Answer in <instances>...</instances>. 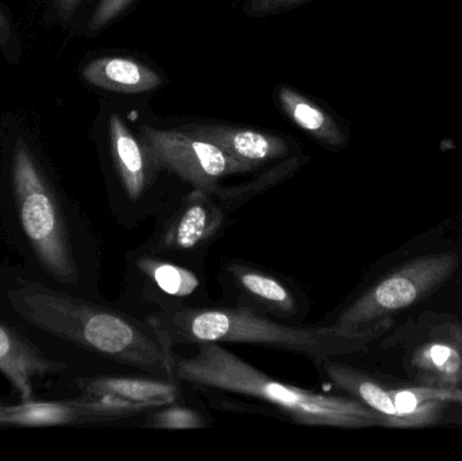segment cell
Returning <instances> with one entry per match:
<instances>
[{"label":"cell","mask_w":462,"mask_h":461,"mask_svg":"<svg viewBox=\"0 0 462 461\" xmlns=\"http://www.w3.org/2000/svg\"><path fill=\"white\" fill-rule=\"evenodd\" d=\"M11 34L10 24H8L7 19L3 15L2 11H0V41L7 40L8 35Z\"/></svg>","instance_id":"cell-22"},{"label":"cell","mask_w":462,"mask_h":461,"mask_svg":"<svg viewBox=\"0 0 462 461\" xmlns=\"http://www.w3.org/2000/svg\"><path fill=\"white\" fill-rule=\"evenodd\" d=\"M13 189L22 229L46 272L62 283L78 278L67 225L34 157L23 143L13 154Z\"/></svg>","instance_id":"cell-4"},{"label":"cell","mask_w":462,"mask_h":461,"mask_svg":"<svg viewBox=\"0 0 462 461\" xmlns=\"http://www.w3.org/2000/svg\"><path fill=\"white\" fill-rule=\"evenodd\" d=\"M140 140L157 168H165L194 189L211 194L226 176L253 171L219 146L186 130H160L143 124Z\"/></svg>","instance_id":"cell-6"},{"label":"cell","mask_w":462,"mask_h":461,"mask_svg":"<svg viewBox=\"0 0 462 461\" xmlns=\"http://www.w3.org/2000/svg\"><path fill=\"white\" fill-rule=\"evenodd\" d=\"M320 371L328 381L346 392L349 397L360 401L374 411L382 420L383 427L388 428H422L415 417L402 413L391 395L390 390L380 386L374 379L349 365L336 362L334 357L317 362Z\"/></svg>","instance_id":"cell-11"},{"label":"cell","mask_w":462,"mask_h":461,"mask_svg":"<svg viewBox=\"0 0 462 461\" xmlns=\"http://www.w3.org/2000/svg\"><path fill=\"white\" fill-rule=\"evenodd\" d=\"M8 298L19 316L49 335L151 376L176 379L175 352L149 322L29 281L14 287Z\"/></svg>","instance_id":"cell-2"},{"label":"cell","mask_w":462,"mask_h":461,"mask_svg":"<svg viewBox=\"0 0 462 461\" xmlns=\"http://www.w3.org/2000/svg\"><path fill=\"white\" fill-rule=\"evenodd\" d=\"M149 325L171 348L205 343L269 346L311 357L315 362L365 351L388 332L390 318L361 329L336 327H291L244 306L162 309Z\"/></svg>","instance_id":"cell-1"},{"label":"cell","mask_w":462,"mask_h":461,"mask_svg":"<svg viewBox=\"0 0 462 461\" xmlns=\"http://www.w3.org/2000/svg\"><path fill=\"white\" fill-rule=\"evenodd\" d=\"M310 0H246L245 13L252 16H268L298 7Z\"/></svg>","instance_id":"cell-20"},{"label":"cell","mask_w":462,"mask_h":461,"mask_svg":"<svg viewBox=\"0 0 462 461\" xmlns=\"http://www.w3.org/2000/svg\"><path fill=\"white\" fill-rule=\"evenodd\" d=\"M175 376L179 382L192 386L269 403L296 424L307 427L363 429L382 425L380 417L360 401L282 383L253 367L222 344H200L194 356H176Z\"/></svg>","instance_id":"cell-3"},{"label":"cell","mask_w":462,"mask_h":461,"mask_svg":"<svg viewBox=\"0 0 462 461\" xmlns=\"http://www.w3.org/2000/svg\"><path fill=\"white\" fill-rule=\"evenodd\" d=\"M206 425L208 422L199 411L176 402L154 409V413L148 417V427L156 429H202Z\"/></svg>","instance_id":"cell-18"},{"label":"cell","mask_w":462,"mask_h":461,"mask_svg":"<svg viewBox=\"0 0 462 461\" xmlns=\"http://www.w3.org/2000/svg\"><path fill=\"white\" fill-rule=\"evenodd\" d=\"M186 132L213 143L253 171L261 165L288 156L291 145L285 138L273 133L224 124H189Z\"/></svg>","instance_id":"cell-9"},{"label":"cell","mask_w":462,"mask_h":461,"mask_svg":"<svg viewBox=\"0 0 462 461\" xmlns=\"http://www.w3.org/2000/svg\"><path fill=\"white\" fill-rule=\"evenodd\" d=\"M276 94L285 115L318 143L334 149L346 143V137L336 119L317 103L287 86H280Z\"/></svg>","instance_id":"cell-15"},{"label":"cell","mask_w":462,"mask_h":461,"mask_svg":"<svg viewBox=\"0 0 462 461\" xmlns=\"http://www.w3.org/2000/svg\"><path fill=\"white\" fill-rule=\"evenodd\" d=\"M78 384L86 398L124 401L149 410L178 402L180 397L179 379L99 376L79 379Z\"/></svg>","instance_id":"cell-12"},{"label":"cell","mask_w":462,"mask_h":461,"mask_svg":"<svg viewBox=\"0 0 462 461\" xmlns=\"http://www.w3.org/2000/svg\"><path fill=\"white\" fill-rule=\"evenodd\" d=\"M460 265L455 254H429L414 260L361 295L334 322L344 329H361L403 310L439 289Z\"/></svg>","instance_id":"cell-5"},{"label":"cell","mask_w":462,"mask_h":461,"mask_svg":"<svg viewBox=\"0 0 462 461\" xmlns=\"http://www.w3.org/2000/svg\"><path fill=\"white\" fill-rule=\"evenodd\" d=\"M457 335L455 340L447 336L431 341L414 355L412 365L428 386H462V338Z\"/></svg>","instance_id":"cell-16"},{"label":"cell","mask_w":462,"mask_h":461,"mask_svg":"<svg viewBox=\"0 0 462 461\" xmlns=\"http://www.w3.org/2000/svg\"><path fill=\"white\" fill-rule=\"evenodd\" d=\"M110 145L114 164L127 197L140 199L152 181V168L156 167L143 141L137 140L116 114L110 118Z\"/></svg>","instance_id":"cell-13"},{"label":"cell","mask_w":462,"mask_h":461,"mask_svg":"<svg viewBox=\"0 0 462 461\" xmlns=\"http://www.w3.org/2000/svg\"><path fill=\"white\" fill-rule=\"evenodd\" d=\"M222 281L236 298V306L279 318L298 313L299 302L293 290L282 279L254 265L227 263Z\"/></svg>","instance_id":"cell-7"},{"label":"cell","mask_w":462,"mask_h":461,"mask_svg":"<svg viewBox=\"0 0 462 461\" xmlns=\"http://www.w3.org/2000/svg\"><path fill=\"white\" fill-rule=\"evenodd\" d=\"M65 368L64 363L49 359L23 336L0 322V373L21 395L22 402L32 401L35 382Z\"/></svg>","instance_id":"cell-10"},{"label":"cell","mask_w":462,"mask_h":461,"mask_svg":"<svg viewBox=\"0 0 462 461\" xmlns=\"http://www.w3.org/2000/svg\"><path fill=\"white\" fill-rule=\"evenodd\" d=\"M56 2L57 13L62 19H68L76 8L80 5L81 0H54Z\"/></svg>","instance_id":"cell-21"},{"label":"cell","mask_w":462,"mask_h":461,"mask_svg":"<svg viewBox=\"0 0 462 461\" xmlns=\"http://www.w3.org/2000/svg\"><path fill=\"white\" fill-rule=\"evenodd\" d=\"M5 406H0V425H5Z\"/></svg>","instance_id":"cell-23"},{"label":"cell","mask_w":462,"mask_h":461,"mask_svg":"<svg viewBox=\"0 0 462 461\" xmlns=\"http://www.w3.org/2000/svg\"><path fill=\"white\" fill-rule=\"evenodd\" d=\"M134 0H100L89 21V29L99 32L118 18Z\"/></svg>","instance_id":"cell-19"},{"label":"cell","mask_w":462,"mask_h":461,"mask_svg":"<svg viewBox=\"0 0 462 461\" xmlns=\"http://www.w3.org/2000/svg\"><path fill=\"white\" fill-rule=\"evenodd\" d=\"M137 268L149 286L171 300H187L199 291L200 278L189 268L153 256L137 260Z\"/></svg>","instance_id":"cell-17"},{"label":"cell","mask_w":462,"mask_h":461,"mask_svg":"<svg viewBox=\"0 0 462 461\" xmlns=\"http://www.w3.org/2000/svg\"><path fill=\"white\" fill-rule=\"evenodd\" d=\"M224 224V210L213 194L194 189L162 232L159 249L180 254L195 251L213 241Z\"/></svg>","instance_id":"cell-8"},{"label":"cell","mask_w":462,"mask_h":461,"mask_svg":"<svg viewBox=\"0 0 462 461\" xmlns=\"http://www.w3.org/2000/svg\"><path fill=\"white\" fill-rule=\"evenodd\" d=\"M83 78L91 86L121 94H143L164 84V78L157 70L129 57L92 60L84 67Z\"/></svg>","instance_id":"cell-14"}]
</instances>
